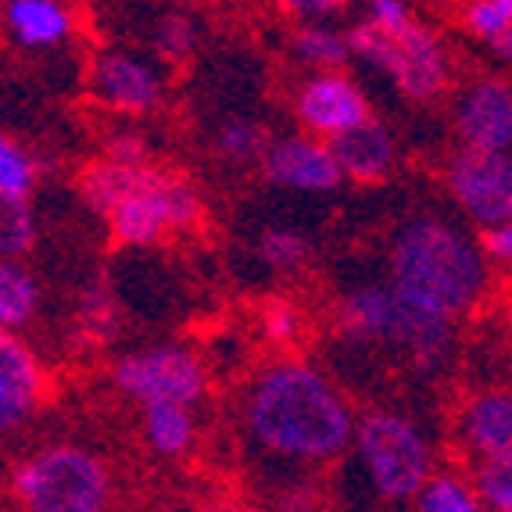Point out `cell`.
<instances>
[{"label": "cell", "mask_w": 512, "mask_h": 512, "mask_svg": "<svg viewBox=\"0 0 512 512\" xmlns=\"http://www.w3.org/2000/svg\"><path fill=\"white\" fill-rule=\"evenodd\" d=\"M244 427L265 455L326 466L348 452L355 416L319 369L287 359L255 376L244 398Z\"/></svg>", "instance_id": "obj_1"}, {"label": "cell", "mask_w": 512, "mask_h": 512, "mask_svg": "<svg viewBox=\"0 0 512 512\" xmlns=\"http://www.w3.org/2000/svg\"><path fill=\"white\" fill-rule=\"evenodd\" d=\"M391 287L412 305L455 323L487 298L491 269L470 233L437 215H419L394 237Z\"/></svg>", "instance_id": "obj_2"}, {"label": "cell", "mask_w": 512, "mask_h": 512, "mask_svg": "<svg viewBox=\"0 0 512 512\" xmlns=\"http://www.w3.org/2000/svg\"><path fill=\"white\" fill-rule=\"evenodd\" d=\"M344 341L387 348L419 373H437L455 344V323L412 305L391 283H366L337 305Z\"/></svg>", "instance_id": "obj_3"}, {"label": "cell", "mask_w": 512, "mask_h": 512, "mask_svg": "<svg viewBox=\"0 0 512 512\" xmlns=\"http://www.w3.org/2000/svg\"><path fill=\"white\" fill-rule=\"evenodd\" d=\"M351 466L369 495L387 505L416 502L419 487L434 473V452L427 434L394 409H373L355 419Z\"/></svg>", "instance_id": "obj_4"}, {"label": "cell", "mask_w": 512, "mask_h": 512, "mask_svg": "<svg viewBox=\"0 0 512 512\" xmlns=\"http://www.w3.org/2000/svg\"><path fill=\"white\" fill-rule=\"evenodd\" d=\"M344 43H348V54L391 76V83L412 101H434L452 83L448 47L434 29L416 22V18L405 22L402 29H391V33L362 18L359 26H351Z\"/></svg>", "instance_id": "obj_5"}, {"label": "cell", "mask_w": 512, "mask_h": 512, "mask_svg": "<svg viewBox=\"0 0 512 512\" xmlns=\"http://www.w3.org/2000/svg\"><path fill=\"white\" fill-rule=\"evenodd\" d=\"M26 512H108L111 477L79 444H51L29 455L11 477Z\"/></svg>", "instance_id": "obj_6"}, {"label": "cell", "mask_w": 512, "mask_h": 512, "mask_svg": "<svg viewBox=\"0 0 512 512\" xmlns=\"http://www.w3.org/2000/svg\"><path fill=\"white\" fill-rule=\"evenodd\" d=\"M111 384L140 405H194L205 394V369L187 348H147L111 366Z\"/></svg>", "instance_id": "obj_7"}, {"label": "cell", "mask_w": 512, "mask_h": 512, "mask_svg": "<svg viewBox=\"0 0 512 512\" xmlns=\"http://www.w3.org/2000/svg\"><path fill=\"white\" fill-rule=\"evenodd\" d=\"M448 190H452L455 205L480 222L484 230L491 226H509L512 219V162L509 154L491 151H470L462 147L448 162Z\"/></svg>", "instance_id": "obj_8"}, {"label": "cell", "mask_w": 512, "mask_h": 512, "mask_svg": "<svg viewBox=\"0 0 512 512\" xmlns=\"http://www.w3.org/2000/svg\"><path fill=\"white\" fill-rule=\"evenodd\" d=\"M301 126L316 137H344L355 126L369 122V101L359 90V83L344 72H316L312 79H305L294 101Z\"/></svg>", "instance_id": "obj_9"}, {"label": "cell", "mask_w": 512, "mask_h": 512, "mask_svg": "<svg viewBox=\"0 0 512 512\" xmlns=\"http://www.w3.org/2000/svg\"><path fill=\"white\" fill-rule=\"evenodd\" d=\"M455 129L470 151L505 154L512 144V90L502 79L470 83L455 101Z\"/></svg>", "instance_id": "obj_10"}, {"label": "cell", "mask_w": 512, "mask_h": 512, "mask_svg": "<svg viewBox=\"0 0 512 512\" xmlns=\"http://www.w3.org/2000/svg\"><path fill=\"white\" fill-rule=\"evenodd\" d=\"M265 180L283 190H305V194H330L341 187V169L333 162L326 144L308 137H287L265 147L262 154Z\"/></svg>", "instance_id": "obj_11"}, {"label": "cell", "mask_w": 512, "mask_h": 512, "mask_svg": "<svg viewBox=\"0 0 512 512\" xmlns=\"http://www.w3.org/2000/svg\"><path fill=\"white\" fill-rule=\"evenodd\" d=\"M94 90L108 108L122 111V115H147V111H154L162 104L165 79L151 61L137 58V54L115 51L97 61Z\"/></svg>", "instance_id": "obj_12"}, {"label": "cell", "mask_w": 512, "mask_h": 512, "mask_svg": "<svg viewBox=\"0 0 512 512\" xmlns=\"http://www.w3.org/2000/svg\"><path fill=\"white\" fill-rule=\"evenodd\" d=\"M43 366L22 337L0 330V434H11L40 409Z\"/></svg>", "instance_id": "obj_13"}, {"label": "cell", "mask_w": 512, "mask_h": 512, "mask_svg": "<svg viewBox=\"0 0 512 512\" xmlns=\"http://www.w3.org/2000/svg\"><path fill=\"white\" fill-rule=\"evenodd\" d=\"M169 180V172L158 169L137 194L122 197L119 205H111L104 212L108 219L111 237L126 244V248H151L158 240L169 233V222H165L162 212V183Z\"/></svg>", "instance_id": "obj_14"}, {"label": "cell", "mask_w": 512, "mask_h": 512, "mask_svg": "<svg viewBox=\"0 0 512 512\" xmlns=\"http://www.w3.org/2000/svg\"><path fill=\"white\" fill-rule=\"evenodd\" d=\"M326 147H330L333 162L341 169V180L348 176L355 183H380L394 169V137L391 129L376 119L362 122L344 137L330 140Z\"/></svg>", "instance_id": "obj_15"}, {"label": "cell", "mask_w": 512, "mask_h": 512, "mask_svg": "<svg viewBox=\"0 0 512 512\" xmlns=\"http://www.w3.org/2000/svg\"><path fill=\"white\" fill-rule=\"evenodd\" d=\"M462 441L480 462L512 459V398L505 391H487L466 405L459 419Z\"/></svg>", "instance_id": "obj_16"}, {"label": "cell", "mask_w": 512, "mask_h": 512, "mask_svg": "<svg viewBox=\"0 0 512 512\" xmlns=\"http://www.w3.org/2000/svg\"><path fill=\"white\" fill-rule=\"evenodd\" d=\"M4 26L22 47H54L69 40L76 18L58 0H11L0 8Z\"/></svg>", "instance_id": "obj_17"}, {"label": "cell", "mask_w": 512, "mask_h": 512, "mask_svg": "<svg viewBox=\"0 0 512 512\" xmlns=\"http://www.w3.org/2000/svg\"><path fill=\"white\" fill-rule=\"evenodd\" d=\"M154 172H158V165H151V162L126 165V162L101 158V162L86 165L83 169V176H79V194H83V201L90 208L108 212L111 205H119L122 197L137 194Z\"/></svg>", "instance_id": "obj_18"}, {"label": "cell", "mask_w": 512, "mask_h": 512, "mask_svg": "<svg viewBox=\"0 0 512 512\" xmlns=\"http://www.w3.org/2000/svg\"><path fill=\"white\" fill-rule=\"evenodd\" d=\"M144 441L162 459H180L194 448L197 423L187 405H144Z\"/></svg>", "instance_id": "obj_19"}, {"label": "cell", "mask_w": 512, "mask_h": 512, "mask_svg": "<svg viewBox=\"0 0 512 512\" xmlns=\"http://www.w3.org/2000/svg\"><path fill=\"white\" fill-rule=\"evenodd\" d=\"M40 308V283L26 265L0 262V330L15 333Z\"/></svg>", "instance_id": "obj_20"}, {"label": "cell", "mask_w": 512, "mask_h": 512, "mask_svg": "<svg viewBox=\"0 0 512 512\" xmlns=\"http://www.w3.org/2000/svg\"><path fill=\"white\" fill-rule=\"evenodd\" d=\"M291 51L312 72H341V65L351 58L344 36L330 26H298Z\"/></svg>", "instance_id": "obj_21"}, {"label": "cell", "mask_w": 512, "mask_h": 512, "mask_svg": "<svg viewBox=\"0 0 512 512\" xmlns=\"http://www.w3.org/2000/svg\"><path fill=\"white\" fill-rule=\"evenodd\" d=\"M462 22L477 40H484L498 58L512 54V0H473Z\"/></svg>", "instance_id": "obj_22"}, {"label": "cell", "mask_w": 512, "mask_h": 512, "mask_svg": "<svg viewBox=\"0 0 512 512\" xmlns=\"http://www.w3.org/2000/svg\"><path fill=\"white\" fill-rule=\"evenodd\" d=\"M36 244V219L29 201L0 194V262H18Z\"/></svg>", "instance_id": "obj_23"}, {"label": "cell", "mask_w": 512, "mask_h": 512, "mask_svg": "<svg viewBox=\"0 0 512 512\" xmlns=\"http://www.w3.org/2000/svg\"><path fill=\"white\" fill-rule=\"evenodd\" d=\"M416 512H484L473 495V487L459 473H430L419 487Z\"/></svg>", "instance_id": "obj_24"}, {"label": "cell", "mask_w": 512, "mask_h": 512, "mask_svg": "<svg viewBox=\"0 0 512 512\" xmlns=\"http://www.w3.org/2000/svg\"><path fill=\"white\" fill-rule=\"evenodd\" d=\"M162 212H165V222H169V233L194 230V226H201V219H205V201H201L194 183L176 176V172H169V180L162 183Z\"/></svg>", "instance_id": "obj_25"}, {"label": "cell", "mask_w": 512, "mask_h": 512, "mask_svg": "<svg viewBox=\"0 0 512 512\" xmlns=\"http://www.w3.org/2000/svg\"><path fill=\"white\" fill-rule=\"evenodd\" d=\"M33 187H36L33 154L18 144V140H11V137L0 133V194L18 197V201H29Z\"/></svg>", "instance_id": "obj_26"}, {"label": "cell", "mask_w": 512, "mask_h": 512, "mask_svg": "<svg viewBox=\"0 0 512 512\" xmlns=\"http://www.w3.org/2000/svg\"><path fill=\"white\" fill-rule=\"evenodd\" d=\"M215 147H219V154L222 158H230V162H251V158H262L265 154L269 133L251 119H230L219 129Z\"/></svg>", "instance_id": "obj_27"}, {"label": "cell", "mask_w": 512, "mask_h": 512, "mask_svg": "<svg viewBox=\"0 0 512 512\" xmlns=\"http://www.w3.org/2000/svg\"><path fill=\"white\" fill-rule=\"evenodd\" d=\"M258 255L273 269H298L305 258L312 255V244L301 230H287V226H273L258 237Z\"/></svg>", "instance_id": "obj_28"}, {"label": "cell", "mask_w": 512, "mask_h": 512, "mask_svg": "<svg viewBox=\"0 0 512 512\" xmlns=\"http://www.w3.org/2000/svg\"><path fill=\"white\" fill-rule=\"evenodd\" d=\"M480 509L512 512V459H487L477 466V484H473Z\"/></svg>", "instance_id": "obj_29"}, {"label": "cell", "mask_w": 512, "mask_h": 512, "mask_svg": "<svg viewBox=\"0 0 512 512\" xmlns=\"http://www.w3.org/2000/svg\"><path fill=\"white\" fill-rule=\"evenodd\" d=\"M79 323H83L86 337L111 341V333L119 330V323H122V312L104 287H90V291L83 294V301H79Z\"/></svg>", "instance_id": "obj_30"}, {"label": "cell", "mask_w": 512, "mask_h": 512, "mask_svg": "<svg viewBox=\"0 0 512 512\" xmlns=\"http://www.w3.org/2000/svg\"><path fill=\"white\" fill-rule=\"evenodd\" d=\"M154 47L165 61H187L197 47V26L194 18L183 15V11H172L158 22L154 29Z\"/></svg>", "instance_id": "obj_31"}, {"label": "cell", "mask_w": 512, "mask_h": 512, "mask_svg": "<svg viewBox=\"0 0 512 512\" xmlns=\"http://www.w3.org/2000/svg\"><path fill=\"white\" fill-rule=\"evenodd\" d=\"M262 330L273 344H294L301 337L298 308L287 305V301H269L262 312Z\"/></svg>", "instance_id": "obj_32"}, {"label": "cell", "mask_w": 512, "mask_h": 512, "mask_svg": "<svg viewBox=\"0 0 512 512\" xmlns=\"http://www.w3.org/2000/svg\"><path fill=\"white\" fill-rule=\"evenodd\" d=\"M366 22H373L376 29H387V33H391V29H402L405 22H412V8L402 4V0H373Z\"/></svg>", "instance_id": "obj_33"}, {"label": "cell", "mask_w": 512, "mask_h": 512, "mask_svg": "<svg viewBox=\"0 0 512 512\" xmlns=\"http://www.w3.org/2000/svg\"><path fill=\"white\" fill-rule=\"evenodd\" d=\"M484 262H509L512 258V226H491V230L480 233L477 240Z\"/></svg>", "instance_id": "obj_34"}, {"label": "cell", "mask_w": 512, "mask_h": 512, "mask_svg": "<svg viewBox=\"0 0 512 512\" xmlns=\"http://www.w3.org/2000/svg\"><path fill=\"white\" fill-rule=\"evenodd\" d=\"M283 11H291L294 18H301V26H323V18L337 15L341 4H330V0H298V4H287Z\"/></svg>", "instance_id": "obj_35"}, {"label": "cell", "mask_w": 512, "mask_h": 512, "mask_svg": "<svg viewBox=\"0 0 512 512\" xmlns=\"http://www.w3.org/2000/svg\"><path fill=\"white\" fill-rule=\"evenodd\" d=\"M212 512H240V509H212Z\"/></svg>", "instance_id": "obj_36"}]
</instances>
